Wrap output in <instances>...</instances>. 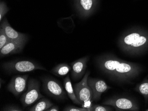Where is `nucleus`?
I'll use <instances>...</instances> for the list:
<instances>
[{
  "label": "nucleus",
  "mask_w": 148,
  "mask_h": 111,
  "mask_svg": "<svg viewBox=\"0 0 148 111\" xmlns=\"http://www.w3.org/2000/svg\"><path fill=\"white\" fill-rule=\"evenodd\" d=\"M96 63L102 72L119 82H131L143 71L138 64L122 60L111 54L99 56Z\"/></svg>",
  "instance_id": "1"
},
{
  "label": "nucleus",
  "mask_w": 148,
  "mask_h": 111,
  "mask_svg": "<svg viewBox=\"0 0 148 111\" xmlns=\"http://www.w3.org/2000/svg\"><path fill=\"white\" fill-rule=\"evenodd\" d=\"M89 60V56H85L70 64L71 67V77L73 80H79L85 75Z\"/></svg>",
  "instance_id": "12"
},
{
  "label": "nucleus",
  "mask_w": 148,
  "mask_h": 111,
  "mask_svg": "<svg viewBox=\"0 0 148 111\" xmlns=\"http://www.w3.org/2000/svg\"><path fill=\"white\" fill-rule=\"evenodd\" d=\"M110 106H101L99 104L92 105L90 108H88L89 111H113V109L110 107Z\"/></svg>",
  "instance_id": "18"
},
{
  "label": "nucleus",
  "mask_w": 148,
  "mask_h": 111,
  "mask_svg": "<svg viewBox=\"0 0 148 111\" xmlns=\"http://www.w3.org/2000/svg\"><path fill=\"white\" fill-rule=\"evenodd\" d=\"M44 96L40 92V83L37 80L31 78L28 83L27 90L21 98V101L24 107L29 106Z\"/></svg>",
  "instance_id": "6"
},
{
  "label": "nucleus",
  "mask_w": 148,
  "mask_h": 111,
  "mask_svg": "<svg viewBox=\"0 0 148 111\" xmlns=\"http://www.w3.org/2000/svg\"><path fill=\"white\" fill-rule=\"evenodd\" d=\"M2 68L6 72L10 74L29 72L38 69L47 71V69L43 66L30 60L6 62L2 64Z\"/></svg>",
  "instance_id": "4"
},
{
  "label": "nucleus",
  "mask_w": 148,
  "mask_h": 111,
  "mask_svg": "<svg viewBox=\"0 0 148 111\" xmlns=\"http://www.w3.org/2000/svg\"><path fill=\"white\" fill-rule=\"evenodd\" d=\"M63 111H89L88 108H84L77 107L75 106H68L66 107Z\"/></svg>",
  "instance_id": "21"
},
{
  "label": "nucleus",
  "mask_w": 148,
  "mask_h": 111,
  "mask_svg": "<svg viewBox=\"0 0 148 111\" xmlns=\"http://www.w3.org/2000/svg\"><path fill=\"white\" fill-rule=\"evenodd\" d=\"M99 0H75L76 10L83 18L89 17L95 11Z\"/></svg>",
  "instance_id": "10"
},
{
  "label": "nucleus",
  "mask_w": 148,
  "mask_h": 111,
  "mask_svg": "<svg viewBox=\"0 0 148 111\" xmlns=\"http://www.w3.org/2000/svg\"><path fill=\"white\" fill-rule=\"evenodd\" d=\"M9 8L7 7L6 4L4 1H1L0 2V20L2 21L3 17L9 11Z\"/></svg>",
  "instance_id": "20"
},
{
  "label": "nucleus",
  "mask_w": 148,
  "mask_h": 111,
  "mask_svg": "<svg viewBox=\"0 0 148 111\" xmlns=\"http://www.w3.org/2000/svg\"><path fill=\"white\" fill-rule=\"evenodd\" d=\"M71 69V67L68 64L63 63L57 65L51 70L50 72L57 77H64L68 74Z\"/></svg>",
  "instance_id": "15"
},
{
  "label": "nucleus",
  "mask_w": 148,
  "mask_h": 111,
  "mask_svg": "<svg viewBox=\"0 0 148 111\" xmlns=\"http://www.w3.org/2000/svg\"><path fill=\"white\" fill-rule=\"evenodd\" d=\"M25 46L23 44L10 41L1 49L0 56L2 58L11 54L20 53L23 50Z\"/></svg>",
  "instance_id": "13"
},
{
  "label": "nucleus",
  "mask_w": 148,
  "mask_h": 111,
  "mask_svg": "<svg viewBox=\"0 0 148 111\" xmlns=\"http://www.w3.org/2000/svg\"><path fill=\"white\" fill-rule=\"evenodd\" d=\"M90 72L86 73L82 80L74 86V92L82 107L88 108L92 106L93 93L87 83V80Z\"/></svg>",
  "instance_id": "3"
},
{
  "label": "nucleus",
  "mask_w": 148,
  "mask_h": 111,
  "mask_svg": "<svg viewBox=\"0 0 148 111\" xmlns=\"http://www.w3.org/2000/svg\"><path fill=\"white\" fill-rule=\"evenodd\" d=\"M10 41L1 28H0V49Z\"/></svg>",
  "instance_id": "19"
},
{
  "label": "nucleus",
  "mask_w": 148,
  "mask_h": 111,
  "mask_svg": "<svg viewBox=\"0 0 148 111\" xmlns=\"http://www.w3.org/2000/svg\"><path fill=\"white\" fill-rule=\"evenodd\" d=\"M29 75H16L12 78L7 86V89L14 96H19L25 91L28 86Z\"/></svg>",
  "instance_id": "8"
},
{
  "label": "nucleus",
  "mask_w": 148,
  "mask_h": 111,
  "mask_svg": "<svg viewBox=\"0 0 148 111\" xmlns=\"http://www.w3.org/2000/svg\"><path fill=\"white\" fill-rule=\"evenodd\" d=\"M1 28L3 30L10 41L25 45L28 41V35L15 30L11 26L6 18H4L1 21Z\"/></svg>",
  "instance_id": "9"
},
{
  "label": "nucleus",
  "mask_w": 148,
  "mask_h": 111,
  "mask_svg": "<svg viewBox=\"0 0 148 111\" xmlns=\"http://www.w3.org/2000/svg\"><path fill=\"white\" fill-rule=\"evenodd\" d=\"M118 44L126 54L133 56L144 54L148 50V31L140 27L132 28L121 36Z\"/></svg>",
  "instance_id": "2"
},
{
  "label": "nucleus",
  "mask_w": 148,
  "mask_h": 111,
  "mask_svg": "<svg viewBox=\"0 0 148 111\" xmlns=\"http://www.w3.org/2000/svg\"><path fill=\"white\" fill-rule=\"evenodd\" d=\"M43 90L46 94L55 99L64 100L67 98L62 84L54 78L46 77L41 78Z\"/></svg>",
  "instance_id": "5"
},
{
  "label": "nucleus",
  "mask_w": 148,
  "mask_h": 111,
  "mask_svg": "<svg viewBox=\"0 0 148 111\" xmlns=\"http://www.w3.org/2000/svg\"><path fill=\"white\" fill-rule=\"evenodd\" d=\"M134 90L144 97L145 103L148 101V75L141 82L138 84Z\"/></svg>",
  "instance_id": "16"
},
{
  "label": "nucleus",
  "mask_w": 148,
  "mask_h": 111,
  "mask_svg": "<svg viewBox=\"0 0 148 111\" xmlns=\"http://www.w3.org/2000/svg\"><path fill=\"white\" fill-rule=\"evenodd\" d=\"M64 87L70 100L74 104L81 106V104L77 99L75 93L74 92V88L72 87L71 80L69 75L66 76L64 80Z\"/></svg>",
  "instance_id": "14"
},
{
  "label": "nucleus",
  "mask_w": 148,
  "mask_h": 111,
  "mask_svg": "<svg viewBox=\"0 0 148 111\" xmlns=\"http://www.w3.org/2000/svg\"><path fill=\"white\" fill-rule=\"evenodd\" d=\"M2 111H22L23 109L15 105H9L5 106L2 109Z\"/></svg>",
  "instance_id": "22"
},
{
  "label": "nucleus",
  "mask_w": 148,
  "mask_h": 111,
  "mask_svg": "<svg viewBox=\"0 0 148 111\" xmlns=\"http://www.w3.org/2000/svg\"><path fill=\"white\" fill-rule=\"evenodd\" d=\"M145 111H148V109H146V110H145Z\"/></svg>",
  "instance_id": "24"
},
{
  "label": "nucleus",
  "mask_w": 148,
  "mask_h": 111,
  "mask_svg": "<svg viewBox=\"0 0 148 111\" xmlns=\"http://www.w3.org/2000/svg\"><path fill=\"white\" fill-rule=\"evenodd\" d=\"M54 106L53 103L47 98H42L39 100V101L34 106L30 108V111H44Z\"/></svg>",
  "instance_id": "17"
},
{
  "label": "nucleus",
  "mask_w": 148,
  "mask_h": 111,
  "mask_svg": "<svg viewBox=\"0 0 148 111\" xmlns=\"http://www.w3.org/2000/svg\"><path fill=\"white\" fill-rule=\"evenodd\" d=\"M87 83L93 93L92 101H98L100 100L102 94L111 88L103 80L98 78L88 77Z\"/></svg>",
  "instance_id": "11"
},
{
  "label": "nucleus",
  "mask_w": 148,
  "mask_h": 111,
  "mask_svg": "<svg viewBox=\"0 0 148 111\" xmlns=\"http://www.w3.org/2000/svg\"><path fill=\"white\" fill-rule=\"evenodd\" d=\"M60 111L59 108L57 106H53L47 109L46 111Z\"/></svg>",
  "instance_id": "23"
},
{
  "label": "nucleus",
  "mask_w": 148,
  "mask_h": 111,
  "mask_svg": "<svg viewBox=\"0 0 148 111\" xmlns=\"http://www.w3.org/2000/svg\"><path fill=\"white\" fill-rule=\"evenodd\" d=\"M103 105L110 106L116 111H137L140 110L138 104L133 99L126 97H114L105 100Z\"/></svg>",
  "instance_id": "7"
}]
</instances>
